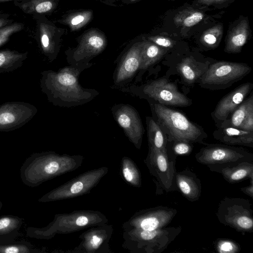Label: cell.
<instances>
[{
  "label": "cell",
  "instance_id": "cell-18",
  "mask_svg": "<svg viewBox=\"0 0 253 253\" xmlns=\"http://www.w3.org/2000/svg\"><path fill=\"white\" fill-rule=\"evenodd\" d=\"M37 112L34 105L25 102H8L0 105V131L8 132L22 127Z\"/></svg>",
  "mask_w": 253,
  "mask_h": 253
},
{
  "label": "cell",
  "instance_id": "cell-29",
  "mask_svg": "<svg viewBox=\"0 0 253 253\" xmlns=\"http://www.w3.org/2000/svg\"><path fill=\"white\" fill-rule=\"evenodd\" d=\"M120 175L128 185L140 187L142 185L141 173L137 165L129 157L124 156L121 160Z\"/></svg>",
  "mask_w": 253,
  "mask_h": 253
},
{
  "label": "cell",
  "instance_id": "cell-17",
  "mask_svg": "<svg viewBox=\"0 0 253 253\" xmlns=\"http://www.w3.org/2000/svg\"><path fill=\"white\" fill-rule=\"evenodd\" d=\"M113 233L111 224H105L88 228L79 236L80 243L71 253H111L109 242Z\"/></svg>",
  "mask_w": 253,
  "mask_h": 253
},
{
  "label": "cell",
  "instance_id": "cell-27",
  "mask_svg": "<svg viewBox=\"0 0 253 253\" xmlns=\"http://www.w3.org/2000/svg\"><path fill=\"white\" fill-rule=\"evenodd\" d=\"M28 52H19L10 49L0 50V73L10 72L22 66Z\"/></svg>",
  "mask_w": 253,
  "mask_h": 253
},
{
  "label": "cell",
  "instance_id": "cell-46",
  "mask_svg": "<svg viewBox=\"0 0 253 253\" xmlns=\"http://www.w3.org/2000/svg\"><path fill=\"white\" fill-rule=\"evenodd\" d=\"M2 203L1 202V201H0V211L2 208Z\"/></svg>",
  "mask_w": 253,
  "mask_h": 253
},
{
  "label": "cell",
  "instance_id": "cell-38",
  "mask_svg": "<svg viewBox=\"0 0 253 253\" xmlns=\"http://www.w3.org/2000/svg\"><path fill=\"white\" fill-rule=\"evenodd\" d=\"M193 150L192 143L185 141H174L172 146V150L176 155H189Z\"/></svg>",
  "mask_w": 253,
  "mask_h": 253
},
{
  "label": "cell",
  "instance_id": "cell-13",
  "mask_svg": "<svg viewBox=\"0 0 253 253\" xmlns=\"http://www.w3.org/2000/svg\"><path fill=\"white\" fill-rule=\"evenodd\" d=\"M177 213L175 209L164 206L144 209L135 212L124 222L123 229L137 228L153 230L165 227Z\"/></svg>",
  "mask_w": 253,
  "mask_h": 253
},
{
  "label": "cell",
  "instance_id": "cell-22",
  "mask_svg": "<svg viewBox=\"0 0 253 253\" xmlns=\"http://www.w3.org/2000/svg\"><path fill=\"white\" fill-rule=\"evenodd\" d=\"M251 30L248 19L239 21L230 30L227 37L224 50L229 53L241 52L249 38Z\"/></svg>",
  "mask_w": 253,
  "mask_h": 253
},
{
  "label": "cell",
  "instance_id": "cell-36",
  "mask_svg": "<svg viewBox=\"0 0 253 253\" xmlns=\"http://www.w3.org/2000/svg\"><path fill=\"white\" fill-rule=\"evenodd\" d=\"M24 24L21 22H13L0 28V47L5 44L14 34L22 31Z\"/></svg>",
  "mask_w": 253,
  "mask_h": 253
},
{
  "label": "cell",
  "instance_id": "cell-6",
  "mask_svg": "<svg viewBox=\"0 0 253 253\" xmlns=\"http://www.w3.org/2000/svg\"><path fill=\"white\" fill-rule=\"evenodd\" d=\"M120 89L123 92L146 99L149 102L154 101L164 105L179 107H186L191 104V100L179 92L174 84L166 79L153 80L140 85L133 84Z\"/></svg>",
  "mask_w": 253,
  "mask_h": 253
},
{
  "label": "cell",
  "instance_id": "cell-41",
  "mask_svg": "<svg viewBox=\"0 0 253 253\" xmlns=\"http://www.w3.org/2000/svg\"><path fill=\"white\" fill-rule=\"evenodd\" d=\"M229 0H195V5L198 6H210L221 4Z\"/></svg>",
  "mask_w": 253,
  "mask_h": 253
},
{
  "label": "cell",
  "instance_id": "cell-28",
  "mask_svg": "<svg viewBox=\"0 0 253 253\" xmlns=\"http://www.w3.org/2000/svg\"><path fill=\"white\" fill-rule=\"evenodd\" d=\"M149 147L157 149L167 148L168 138L159 125L151 117H146Z\"/></svg>",
  "mask_w": 253,
  "mask_h": 253
},
{
  "label": "cell",
  "instance_id": "cell-39",
  "mask_svg": "<svg viewBox=\"0 0 253 253\" xmlns=\"http://www.w3.org/2000/svg\"><path fill=\"white\" fill-rule=\"evenodd\" d=\"M148 40L164 48H171L174 45L172 40L162 36H151L148 38Z\"/></svg>",
  "mask_w": 253,
  "mask_h": 253
},
{
  "label": "cell",
  "instance_id": "cell-31",
  "mask_svg": "<svg viewBox=\"0 0 253 253\" xmlns=\"http://www.w3.org/2000/svg\"><path fill=\"white\" fill-rule=\"evenodd\" d=\"M204 13L194 8L184 9L176 14L174 23L182 28H190L199 23L204 18Z\"/></svg>",
  "mask_w": 253,
  "mask_h": 253
},
{
  "label": "cell",
  "instance_id": "cell-8",
  "mask_svg": "<svg viewBox=\"0 0 253 253\" xmlns=\"http://www.w3.org/2000/svg\"><path fill=\"white\" fill-rule=\"evenodd\" d=\"M247 199L236 197H225L217 210L218 221L242 233L253 232V211Z\"/></svg>",
  "mask_w": 253,
  "mask_h": 253
},
{
  "label": "cell",
  "instance_id": "cell-20",
  "mask_svg": "<svg viewBox=\"0 0 253 253\" xmlns=\"http://www.w3.org/2000/svg\"><path fill=\"white\" fill-rule=\"evenodd\" d=\"M175 183L181 193L189 201L199 200L202 192V184L200 179L189 170L176 172Z\"/></svg>",
  "mask_w": 253,
  "mask_h": 253
},
{
  "label": "cell",
  "instance_id": "cell-10",
  "mask_svg": "<svg viewBox=\"0 0 253 253\" xmlns=\"http://www.w3.org/2000/svg\"><path fill=\"white\" fill-rule=\"evenodd\" d=\"M196 161L209 168L233 167L243 162H253V154L243 148L225 144H211L195 155Z\"/></svg>",
  "mask_w": 253,
  "mask_h": 253
},
{
  "label": "cell",
  "instance_id": "cell-32",
  "mask_svg": "<svg viewBox=\"0 0 253 253\" xmlns=\"http://www.w3.org/2000/svg\"><path fill=\"white\" fill-rule=\"evenodd\" d=\"M176 68L183 80L189 84L194 83L203 74L190 58L183 59L177 64Z\"/></svg>",
  "mask_w": 253,
  "mask_h": 253
},
{
  "label": "cell",
  "instance_id": "cell-5",
  "mask_svg": "<svg viewBox=\"0 0 253 253\" xmlns=\"http://www.w3.org/2000/svg\"><path fill=\"white\" fill-rule=\"evenodd\" d=\"M182 230L181 227L145 230L123 229L122 247L131 253H161Z\"/></svg>",
  "mask_w": 253,
  "mask_h": 253
},
{
  "label": "cell",
  "instance_id": "cell-26",
  "mask_svg": "<svg viewBox=\"0 0 253 253\" xmlns=\"http://www.w3.org/2000/svg\"><path fill=\"white\" fill-rule=\"evenodd\" d=\"M13 3L24 13L33 15L51 12L57 5L56 0H21Z\"/></svg>",
  "mask_w": 253,
  "mask_h": 253
},
{
  "label": "cell",
  "instance_id": "cell-35",
  "mask_svg": "<svg viewBox=\"0 0 253 253\" xmlns=\"http://www.w3.org/2000/svg\"><path fill=\"white\" fill-rule=\"evenodd\" d=\"M223 26L221 24L216 25L208 29L202 34L201 42L205 46L214 48L217 46L222 37Z\"/></svg>",
  "mask_w": 253,
  "mask_h": 253
},
{
  "label": "cell",
  "instance_id": "cell-15",
  "mask_svg": "<svg viewBox=\"0 0 253 253\" xmlns=\"http://www.w3.org/2000/svg\"><path fill=\"white\" fill-rule=\"evenodd\" d=\"M143 40L130 45L117 62L113 74L114 85L127 86L135 78L141 64Z\"/></svg>",
  "mask_w": 253,
  "mask_h": 253
},
{
  "label": "cell",
  "instance_id": "cell-48",
  "mask_svg": "<svg viewBox=\"0 0 253 253\" xmlns=\"http://www.w3.org/2000/svg\"></svg>",
  "mask_w": 253,
  "mask_h": 253
},
{
  "label": "cell",
  "instance_id": "cell-23",
  "mask_svg": "<svg viewBox=\"0 0 253 253\" xmlns=\"http://www.w3.org/2000/svg\"><path fill=\"white\" fill-rule=\"evenodd\" d=\"M166 51V48L161 47L148 40H143L141 62L139 71L135 78V83L140 82L146 71L159 61Z\"/></svg>",
  "mask_w": 253,
  "mask_h": 253
},
{
  "label": "cell",
  "instance_id": "cell-33",
  "mask_svg": "<svg viewBox=\"0 0 253 253\" xmlns=\"http://www.w3.org/2000/svg\"><path fill=\"white\" fill-rule=\"evenodd\" d=\"M92 16L93 12L90 10H79L69 14L60 21L72 31H76L86 25Z\"/></svg>",
  "mask_w": 253,
  "mask_h": 253
},
{
  "label": "cell",
  "instance_id": "cell-40",
  "mask_svg": "<svg viewBox=\"0 0 253 253\" xmlns=\"http://www.w3.org/2000/svg\"><path fill=\"white\" fill-rule=\"evenodd\" d=\"M238 128L253 131V109L250 110Z\"/></svg>",
  "mask_w": 253,
  "mask_h": 253
},
{
  "label": "cell",
  "instance_id": "cell-37",
  "mask_svg": "<svg viewBox=\"0 0 253 253\" xmlns=\"http://www.w3.org/2000/svg\"><path fill=\"white\" fill-rule=\"evenodd\" d=\"M214 247L219 253H238L241 250L238 243L227 239H217L214 243Z\"/></svg>",
  "mask_w": 253,
  "mask_h": 253
},
{
  "label": "cell",
  "instance_id": "cell-25",
  "mask_svg": "<svg viewBox=\"0 0 253 253\" xmlns=\"http://www.w3.org/2000/svg\"><path fill=\"white\" fill-rule=\"evenodd\" d=\"M23 218L13 215L0 216V246L14 242L19 235Z\"/></svg>",
  "mask_w": 253,
  "mask_h": 253
},
{
  "label": "cell",
  "instance_id": "cell-9",
  "mask_svg": "<svg viewBox=\"0 0 253 253\" xmlns=\"http://www.w3.org/2000/svg\"><path fill=\"white\" fill-rule=\"evenodd\" d=\"M252 71L243 63L219 61L211 65L199 78L200 85L210 89H222L242 79Z\"/></svg>",
  "mask_w": 253,
  "mask_h": 253
},
{
  "label": "cell",
  "instance_id": "cell-43",
  "mask_svg": "<svg viewBox=\"0 0 253 253\" xmlns=\"http://www.w3.org/2000/svg\"><path fill=\"white\" fill-rule=\"evenodd\" d=\"M251 184L248 186L242 187L241 191L244 194L253 198V178H251Z\"/></svg>",
  "mask_w": 253,
  "mask_h": 253
},
{
  "label": "cell",
  "instance_id": "cell-16",
  "mask_svg": "<svg viewBox=\"0 0 253 253\" xmlns=\"http://www.w3.org/2000/svg\"><path fill=\"white\" fill-rule=\"evenodd\" d=\"M37 27V40L42 54L51 62L56 59L64 30L56 27L42 15H34Z\"/></svg>",
  "mask_w": 253,
  "mask_h": 253
},
{
  "label": "cell",
  "instance_id": "cell-21",
  "mask_svg": "<svg viewBox=\"0 0 253 253\" xmlns=\"http://www.w3.org/2000/svg\"><path fill=\"white\" fill-rule=\"evenodd\" d=\"M213 136L225 144L253 148V131L232 127H218L214 131Z\"/></svg>",
  "mask_w": 253,
  "mask_h": 253
},
{
  "label": "cell",
  "instance_id": "cell-3",
  "mask_svg": "<svg viewBox=\"0 0 253 253\" xmlns=\"http://www.w3.org/2000/svg\"><path fill=\"white\" fill-rule=\"evenodd\" d=\"M102 212L93 210H76L69 213H57L53 220L42 228L28 227L27 235L37 239L49 240L57 234H67L91 227L108 223Z\"/></svg>",
  "mask_w": 253,
  "mask_h": 253
},
{
  "label": "cell",
  "instance_id": "cell-4",
  "mask_svg": "<svg viewBox=\"0 0 253 253\" xmlns=\"http://www.w3.org/2000/svg\"><path fill=\"white\" fill-rule=\"evenodd\" d=\"M153 118L166 135L168 141L203 143L207 137L203 128L191 122L182 113L164 105L149 102Z\"/></svg>",
  "mask_w": 253,
  "mask_h": 253
},
{
  "label": "cell",
  "instance_id": "cell-47",
  "mask_svg": "<svg viewBox=\"0 0 253 253\" xmlns=\"http://www.w3.org/2000/svg\"><path fill=\"white\" fill-rule=\"evenodd\" d=\"M107 0L108 1H112V2H113V1H117V0Z\"/></svg>",
  "mask_w": 253,
  "mask_h": 253
},
{
  "label": "cell",
  "instance_id": "cell-24",
  "mask_svg": "<svg viewBox=\"0 0 253 253\" xmlns=\"http://www.w3.org/2000/svg\"><path fill=\"white\" fill-rule=\"evenodd\" d=\"M209 169L211 171L221 173L225 180L232 184L253 178V162H243L233 167Z\"/></svg>",
  "mask_w": 253,
  "mask_h": 253
},
{
  "label": "cell",
  "instance_id": "cell-30",
  "mask_svg": "<svg viewBox=\"0 0 253 253\" xmlns=\"http://www.w3.org/2000/svg\"><path fill=\"white\" fill-rule=\"evenodd\" d=\"M253 109V96L245 99L217 127L239 128L250 110Z\"/></svg>",
  "mask_w": 253,
  "mask_h": 253
},
{
  "label": "cell",
  "instance_id": "cell-42",
  "mask_svg": "<svg viewBox=\"0 0 253 253\" xmlns=\"http://www.w3.org/2000/svg\"><path fill=\"white\" fill-rule=\"evenodd\" d=\"M9 17V14L0 11V28L13 22V20Z\"/></svg>",
  "mask_w": 253,
  "mask_h": 253
},
{
  "label": "cell",
  "instance_id": "cell-34",
  "mask_svg": "<svg viewBox=\"0 0 253 253\" xmlns=\"http://www.w3.org/2000/svg\"><path fill=\"white\" fill-rule=\"evenodd\" d=\"M42 250L36 249L29 242L25 240L0 246V253H41Z\"/></svg>",
  "mask_w": 253,
  "mask_h": 253
},
{
  "label": "cell",
  "instance_id": "cell-7",
  "mask_svg": "<svg viewBox=\"0 0 253 253\" xmlns=\"http://www.w3.org/2000/svg\"><path fill=\"white\" fill-rule=\"evenodd\" d=\"M102 167L87 170L43 195L38 202L46 203L74 198L88 194L108 172Z\"/></svg>",
  "mask_w": 253,
  "mask_h": 253
},
{
  "label": "cell",
  "instance_id": "cell-2",
  "mask_svg": "<svg viewBox=\"0 0 253 253\" xmlns=\"http://www.w3.org/2000/svg\"><path fill=\"white\" fill-rule=\"evenodd\" d=\"M81 155L60 154L53 151L35 153L28 157L20 169V176L26 185L34 187L80 167Z\"/></svg>",
  "mask_w": 253,
  "mask_h": 253
},
{
  "label": "cell",
  "instance_id": "cell-14",
  "mask_svg": "<svg viewBox=\"0 0 253 253\" xmlns=\"http://www.w3.org/2000/svg\"><path fill=\"white\" fill-rule=\"evenodd\" d=\"M111 110L114 119L128 139L136 148L140 149L145 130L137 111L130 104L124 103L115 104Z\"/></svg>",
  "mask_w": 253,
  "mask_h": 253
},
{
  "label": "cell",
  "instance_id": "cell-45",
  "mask_svg": "<svg viewBox=\"0 0 253 253\" xmlns=\"http://www.w3.org/2000/svg\"><path fill=\"white\" fill-rule=\"evenodd\" d=\"M139 0H128V3H133Z\"/></svg>",
  "mask_w": 253,
  "mask_h": 253
},
{
  "label": "cell",
  "instance_id": "cell-11",
  "mask_svg": "<svg viewBox=\"0 0 253 253\" xmlns=\"http://www.w3.org/2000/svg\"><path fill=\"white\" fill-rule=\"evenodd\" d=\"M144 162L150 174L155 178L157 194L160 188L166 192L177 190L175 160L169 157L167 148L157 149L149 147Z\"/></svg>",
  "mask_w": 253,
  "mask_h": 253
},
{
  "label": "cell",
  "instance_id": "cell-12",
  "mask_svg": "<svg viewBox=\"0 0 253 253\" xmlns=\"http://www.w3.org/2000/svg\"><path fill=\"white\" fill-rule=\"evenodd\" d=\"M107 41L105 35L97 29H91L84 33L75 48L65 52L69 65L87 64L105 49Z\"/></svg>",
  "mask_w": 253,
  "mask_h": 253
},
{
  "label": "cell",
  "instance_id": "cell-19",
  "mask_svg": "<svg viewBox=\"0 0 253 253\" xmlns=\"http://www.w3.org/2000/svg\"><path fill=\"white\" fill-rule=\"evenodd\" d=\"M253 88L252 83L243 84L220 100L211 114L217 127L245 99Z\"/></svg>",
  "mask_w": 253,
  "mask_h": 253
},
{
  "label": "cell",
  "instance_id": "cell-44",
  "mask_svg": "<svg viewBox=\"0 0 253 253\" xmlns=\"http://www.w3.org/2000/svg\"><path fill=\"white\" fill-rule=\"evenodd\" d=\"M15 1V0H0V3H3V2H8V1Z\"/></svg>",
  "mask_w": 253,
  "mask_h": 253
},
{
  "label": "cell",
  "instance_id": "cell-1",
  "mask_svg": "<svg viewBox=\"0 0 253 253\" xmlns=\"http://www.w3.org/2000/svg\"><path fill=\"white\" fill-rule=\"evenodd\" d=\"M93 64L71 65L41 72L40 87L47 100L53 105L70 108L83 105L94 99L99 92L93 88L83 87L79 83L81 73Z\"/></svg>",
  "mask_w": 253,
  "mask_h": 253
}]
</instances>
